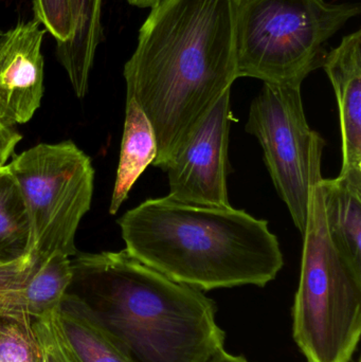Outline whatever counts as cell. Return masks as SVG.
<instances>
[{
	"mask_svg": "<svg viewBox=\"0 0 361 362\" xmlns=\"http://www.w3.org/2000/svg\"><path fill=\"white\" fill-rule=\"evenodd\" d=\"M6 168L18 182L31 215L34 250L76 257V230L93 199L90 158L72 141L42 144L14 157Z\"/></svg>",
	"mask_w": 361,
	"mask_h": 362,
	"instance_id": "6",
	"label": "cell"
},
{
	"mask_svg": "<svg viewBox=\"0 0 361 362\" xmlns=\"http://www.w3.org/2000/svg\"><path fill=\"white\" fill-rule=\"evenodd\" d=\"M126 250L153 269L201 291L277 278L283 253L268 221L232 206L153 198L118 219Z\"/></svg>",
	"mask_w": 361,
	"mask_h": 362,
	"instance_id": "3",
	"label": "cell"
},
{
	"mask_svg": "<svg viewBox=\"0 0 361 362\" xmlns=\"http://www.w3.org/2000/svg\"><path fill=\"white\" fill-rule=\"evenodd\" d=\"M127 1L131 6H138V8H153L161 0H127Z\"/></svg>",
	"mask_w": 361,
	"mask_h": 362,
	"instance_id": "22",
	"label": "cell"
},
{
	"mask_svg": "<svg viewBox=\"0 0 361 362\" xmlns=\"http://www.w3.org/2000/svg\"><path fill=\"white\" fill-rule=\"evenodd\" d=\"M1 32H2L1 30H0V34H1Z\"/></svg>",
	"mask_w": 361,
	"mask_h": 362,
	"instance_id": "23",
	"label": "cell"
},
{
	"mask_svg": "<svg viewBox=\"0 0 361 362\" xmlns=\"http://www.w3.org/2000/svg\"><path fill=\"white\" fill-rule=\"evenodd\" d=\"M53 318L64 344L76 362H131L76 296L66 293L53 310Z\"/></svg>",
	"mask_w": 361,
	"mask_h": 362,
	"instance_id": "12",
	"label": "cell"
},
{
	"mask_svg": "<svg viewBox=\"0 0 361 362\" xmlns=\"http://www.w3.org/2000/svg\"><path fill=\"white\" fill-rule=\"evenodd\" d=\"M20 134L12 127H6L0 122V169L6 167L8 158L14 154L15 146L21 140Z\"/></svg>",
	"mask_w": 361,
	"mask_h": 362,
	"instance_id": "20",
	"label": "cell"
},
{
	"mask_svg": "<svg viewBox=\"0 0 361 362\" xmlns=\"http://www.w3.org/2000/svg\"><path fill=\"white\" fill-rule=\"evenodd\" d=\"M33 11L36 21L57 40V44L70 40L73 32L70 0H33Z\"/></svg>",
	"mask_w": 361,
	"mask_h": 362,
	"instance_id": "19",
	"label": "cell"
},
{
	"mask_svg": "<svg viewBox=\"0 0 361 362\" xmlns=\"http://www.w3.org/2000/svg\"><path fill=\"white\" fill-rule=\"evenodd\" d=\"M324 148L320 138L314 151L292 335L307 362H350L360 339L361 272L338 252L326 228L320 185Z\"/></svg>",
	"mask_w": 361,
	"mask_h": 362,
	"instance_id": "4",
	"label": "cell"
},
{
	"mask_svg": "<svg viewBox=\"0 0 361 362\" xmlns=\"http://www.w3.org/2000/svg\"><path fill=\"white\" fill-rule=\"evenodd\" d=\"M35 248L31 215L18 182L0 169V264L29 257Z\"/></svg>",
	"mask_w": 361,
	"mask_h": 362,
	"instance_id": "16",
	"label": "cell"
},
{
	"mask_svg": "<svg viewBox=\"0 0 361 362\" xmlns=\"http://www.w3.org/2000/svg\"><path fill=\"white\" fill-rule=\"evenodd\" d=\"M360 11L324 0H237V78L301 86L324 65L328 40Z\"/></svg>",
	"mask_w": 361,
	"mask_h": 362,
	"instance_id": "5",
	"label": "cell"
},
{
	"mask_svg": "<svg viewBox=\"0 0 361 362\" xmlns=\"http://www.w3.org/2000/svg\"><path fill=\"white\" fill-rule=\"evenodd\" d=\"M71 281L69 257L35 250L20 261L0 264V320L31 327L57 308Z\"/></svg>",
	"mask_w": 361,
	"mask_h": 362,
	"instance_id": "10",
	"label": "cell"
},
{
	"mask_svg": "<svg viewBox=\"0 0 361 362\" xmlns=\"http://www.w3.org/2000/svg\"><path fill=\"white\" fill-rule=\"evenodd\" d=\"M45 33L34 18L0 34V122L6 127L29 122L40 106Z\"/></svg>",
	"mask_w": 361,
	"mask_h": 362,
	"instance_id": "9",
	"label": "cell"
},
{
	"mask_svg": "<svg viewBox=\"0 0 361 362\" xmlns=\"http://www.w3.org/2000/svg\"><path fill=\"white\" fill-rule=\"evenodd\" d=\"M324 217L333 244L361 272V174L320 180Z\"/></svg>",
	"mask_w": 361,
	"mask_h": 362,
	"instance_id": "13",
	"label": "cell"
},
{
	"mask_svg": "<svg viewBox=\"0 0 361 362\" xmlns=\"http://www.w3.org/2000/svg\"><path fill=\"white\" fill-rule=\"evenodd\" d=\"M67 293L95 315L131 362H206L224 350L215 302L126 249L70 259Z\"/></svg>",
	"mask_w": 361,
	"mask_h": 362,
	"instance_id": "2",
	"label": "cell"
},
{
	"mask_svg": "<svg viewBox=\"0 0 361 362\" xmlns=\"http://www.w3.org/2000/svg\"><path fill=\"white\" fill-rule=\"evenodd\" d=\"M246 132L260 142L273 185L294 225L304 233L314 151L320 135L307 123L301 86L264 83L250 106Z\"/></svg>",
	"mask_w": 361,
	"mask_h": 362,
	"instance_id": "7",
	"label": "cell"
},
{
	"mask_svg": "<svg viewBox=\"0 0 361 362\" xmlns=\"http://www.w3.org/2000/svg\"><path fill=\"white\" fill-rule=\"evenodd\" d=\"M230 91L205 117L163 171L170 197L184 204L230 206L227 187Z\"/></svg>",
	"mask_w": 361,
	"mask_h": 362,
	"instance_id": "8",
	"label": "cell"
},
{
	"mask_svg": "<svg viewBox=\"0 0 361 362\" xmlns=\"http://www.w3.org/2000/svg\"><path fill=\"white\" fill-rule=\"evenodd\" d=\"M53 310L36 319L31 325L38 362H76L59 335Z\"/></svg>",
	"mask_w": 361,
	"mask_h": 362,
	"instance_id": "18",
	"label": "cell"
},
{
	"mask_svg": "<svg viewBox=\"0 0 361 362\" xmlns=\"http://www.w3.org/2000/svg\"><path fill=\"white\" fill-rule=\"evenodd\" d=\"M206 362H249L243 356H235V355L229 354L226 351L222 350L216 353L215 355L208 359Z\"/></svg>",
	"mask_w": 361,
	"mask_h": 362,
	"instance_id": "21",
	"label": "cell"
},
{
	"mask_svg": "<svg viewBox=\"0 0 361 362\" xmlns=\"http://www.w3.org/2000/svg\"><path fill=\"white\" fill-rule=\"evenodd\" d=\"M0 362H38L31 327L2 321L0 325Z\"/></svg>",
	"mask_w": 361,
	"mask_h": 362,
	"instance_id": "17",
	"label": "cell"
},
{
	"mask_svg": "<svg viewBox=\"0 0 361 362\" xmlns=\"http://www.w3.org/2000/svg\"><path fill=\"white\" fill-rule=\"evenodd\" d=\"M157 156L156 137L143 110L126 100L120 160L110 202V213L116 215L131 187Z\"/></svg>",
	"mask_w": 361,
	"mask_h": 362,
	"instance_id": "15",
	"label": "cell"
},
{
	"mask_svg": "<svg viewBox=\"0 0 361 362\" xmlns=\"http://www.w3.org/2000/svg\"><path fill=\"white\" fill-rule=\"evenodd\" d=\"M326 70L338 103L343 165L339 175L361 174V31L326 54Z\"/></svg>",
	"mask_w": 361,
	"mask_h": 362,
	"instance_id": "11",
	"label": "cell"
},
{
	"mask_svg": "<svg viewBox=\"0 0 361 362\" xmlns=\"http://www.w3.org/2000/svg\"><path fill=\"white\" fill-rule=\"evenodd\" d=\"M73 32L63 44H57V57L67 72L78 98L88 90L89 76L102 40V0H70Z\"/></svg>",
	"mask_w": 361,
	"mask_h": 362,
	"instance_id": "14",
	"label": "cell"
},
{
	"mask_svg": "<svg viewBox=\"0 0 361 362\" xmlns=\"http://www.w3.org/2000/svg\"><path fill=\"white\" fill-rule=\"evenodd\" d=\"M237 2L161 0L140 28L126 100L150 121L162 171L237 78Z\"/></svg>",
	"mask_w": 361,
	"mask_h": 362,
	"instance_id": "1",
	"label": "cell"
}]
</instances>
